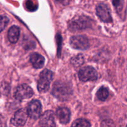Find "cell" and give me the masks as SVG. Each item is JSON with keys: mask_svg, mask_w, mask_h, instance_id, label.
<instances>
[{"mask_svg": "<svg viewBox=\"0 0 127 127\" xmlns=\"http://www.w3.org/2000/svg\"><path fill=\"white\" fill-rule=\"evenodd\" d=\"M72 93V89L69 84L62 81L56 82L52 89V94L60 100H68Z\"/></svg>", "mask_w": 127, "mask_h": 127, "instance_id": "cell-1", "label": "cell"}, {"mask_svg": "<svg viewBox=\"0 0 127 127\" xmlns=\"http://www.w3.org/2000/svg\"><path fill=\"white\" fill-rule=\"evenodd\" d=\"M53 74L50 70L45 69L41 72L37 84V88L40 93H46L50 88V84L53 79Z\"/></svg>", "mask_w": 127, "mask_h": 127, "instance_id": "cell-2", "label": "cell"}, {"mask_svg": "<svg viewBox=\"0 0 127 127\" xmlns=\"http://www.w3.org/2000/svg\"><path fill=\"white\" fill-rule=\"evenodd\" d=\"M78 77L82 81H93L97 80L98 74L96 70L93 67L86 66L79 70Z\"/></svg>", "mask_w": 127, "mask_h": 127, "instance_id": "cell-3", "label": "cell"}, {"mask_svg": "<svg viewBox=\"0 0 127 127\" xmlns=\"http://www.w3.org/2000/svg\"><path fill=\"white\" fill-rule=\"evenodd\" d=\"M33 90L27 84H21L19 86L15 92L14 96L17 100H22L29 99L33 95Z\"/></svg>", "mask_w": 127, "mask_h": 127, "instance_id": "cell-4", "label": "cell"}, {"mask_svg": "<svg viewBox=\"0 0 127 127\" xmlns=\"http://www.w3.org/2000/svg\"><path fill=\"white\" fill-rule=\"evenodd\" d=\"M70 45L72 48L78 50H86L89 47V41L83 35L73 36L70 39Z\"/></svg>", "mask_w": 127, "mask_h": 127, "instance_id": "cell-5", "label": "cell"}, {"mask_svg": "<svg viewBox=\"0 0 127 127\" xmlns=\"http://www.w3.org/2000/svg\"><path fill=\"white\" fill-rule=\"evenodd\" d=\"M27 110L25 109H21L17 110L11 119V122L12 125L16 127H22L25 125L28 117Z\"/></svg>", "mask_w": 127, "mask_h": 127, "instance_id": "cell-6", "label": "cell"}, {"mask_svg": "<svg viewBox=\"0 0 127 127\" xmlns=\"http://www.w3.org/2000/svg\"><path fill=\"white\" fill-rule=\"evenodd\" d=\"M89 24L90 23L89 22V19L82 16L78 18L73 19L71 21H70L69 24V28L73 31H79L89 27Z\"/></svg>", "mask_w": 127, "mask_h": 127, "instance_id": "cell-7", "label": "cell"}, {"mask_svg": "<svg viewBox=\"0 0 127 127\" xmlns=\"http://www.w3.org/2000/svg\"><path fill=\"white\" fill-rule=\"evenodd\" d=\"M28 115L31 119H37L40 117L42 112V105L38 100H33L31 102L27 108Z\"/></svg>", "mask_w": 127, "mask_h": 127, "instance_id": "cell-8", "label": "cell"}, {"mask_svg": "<svg viewBox=\"0 0 127 127\" xmlns=\"http://www.w3.org/2000/svg\"><path fill=\"white\" fill-rule=\"evenodd\" d=\"M96 13L99 18L104 22H110L112 21L109 8L105 4H99L97 6Z\"/></svg>", "mask_w": 127, "mask_h": 127, "instance_id": "cell-9", "label": "cell"}, {"mask_svg": "<svg viewBox=\"0 0 127 127\" xmlns=\"http://www.w3.org/2000/svg\"><path fill=\"white\" fill-rule=\"evenodd\" d=\"M41 127H55L54 114L52 110L45 112L40 118Z\"/></svg>", "mask_w": 127, "mask_h": 127, "instance_id": "cell-10", "label": "cell"}, {"mask_svg": "<svg viewBox=\"0 0 127 127\" xmlns=\"http://www.w3.org/2000/svg\"><path fill=\"white\" fill-rule=\"evenodd\" d=\"M57 117L60 123L63 124H68L70 120V110L66 107H60L57 110Z\"/></svg>", "mask_w": 127, "mask_h": 127, "instance_id": "cell-11", "label": "cell"}, {"mask_svg": "<svg viewBox=\"0 0 127 127\" xmlns=\"http://www.w3.org/2000/svg\"><path fill=\"white\" fill-rule=\"evenodd\" d=\"M30 62L35 68H43L45 63V58L43 56L37 53H32L30 57Z\"/></svg>", "mask_w": 127, "mask_h": 127, "instance_id": "cell-12", "label": "cell"}, {"mask_svg": "<svg viewBox=\"0 0 127 127\" xmlns=\"http://www.w3.org/2000/svg\"><path fill=\"white\" fill-rule=\"evenodd\" d=\"M20 35V29L17 26H13L8 31V39L12 43H16L18 41Z\"/></svg>", "mask_w": 127, "mask_h": 127, "instance_id": "cell-13", "label": "cell"}, {"mask_svg": "<svg viewBox=\"0 0 127 127\" xmlns=\"http://www.w3.org/2000/svg\"><path fill=\"white\" fill-rule=\"evenodd\" d=\"M72 127H91L90 122L84 119L76 120L72 124Z\"/></svg>", "mask_w": 127, "mask_h": 127, "instance_id": "cell-14", "label": "cell"}, {"mask_svg": "<svg viewBox=\"0 0 127 127\" xmlns=\"http://www.w3.org/2000/svg\"><path fill=\"white\" fill-rule=\"evenodd\" d=\"M97 96L100 100L105 101L109 96V91L105 88H100L97 93Z\"/></svg>", "mask_w": 127, "mask_h": 127, "instance_id": "cell-15", "label": "cell"}, {"mask_svg": "<svg viewBox=\"0 0 127 127\" xmlns=\"http://www.w3.org/2000/svg\"><path fill=\"white\" fill-rule=\"evenodd\" d=\"M84 60V57H83V55L80 54L73 57L71 60V62L72 64H73L75 66H79L81 64H83Z\"/></svg>", "mask_w": 127, "mask_h": 127, "instance_id": "cell-16", "label": "cell"}, {"mask_svg": "<svg viewBox=\"0 0 127 127\" xmlns=\"http://www.w3.org/2000/svg\"><path fill=\"white\" fill-rule=\"evenodd\" d=\"M9 22V19L5 16H0V32H2Z\"/></svg>", "mask_w": 127, "mask_h": 127, "instance_id": "cell-17", "label": "cell"}, {"mask_svg": "<svg viewBox=\"0 0 127 127\" xmlns=\"http://www.w3.org/2000/svg\"><path fill=\"white\" fill-rule=\"evenodd\" d=\"M100 127H115L114 123L110 119H106L102 122Z\"/></svg>", "mask_w": 127, "mask_h": 127, "instance_id": "cell-18", "label": "cell"}, {"mask_svg": "<svg viewBox=\"0 0 127 127\" xmlns=\"http://www.w3.org/2000/svg\"><path fill=\"white\" fill-rule=\"evenodd\" d=\"M26 7L29 9L31 11H33V10H35L37 9V6H35L34 3L32 2L31 0H28V1L26 2Z\"/></svg>", "mask_w": 127, "mask_h": 127, "instance_id": "cell-19", "label": "cell"}, {"mask_svg": "<svg viewBox=\"0 0 127 127\" xmlns=\"http://www.w3.org/2000/svg\"><path fill=\"white\" fill-rule=\"evenodd\" d=\"M113 4L117 9H119L121 6V0H113Z\"/></svg>", "mask_w": 127, "mask_h": 127, "instance_id": "cell-20", "label": "cell"}, {"mask_svg": "<svg viewBox=\"0 0 127 127\" xmlns=\"http://www.w3.org/2000/svg\"><path fill=\"white\" fill-rule=\"evenodd\" d=\"M56 1H57L60 3L62 4L63 5H68L71 0H56Z\"/></svg>", "mask_w": 127, "mask_h": 127, "instance_id": "cell-21", "label": "cell"}]
</instances>
